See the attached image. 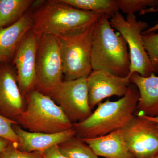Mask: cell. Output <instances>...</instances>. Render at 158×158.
<instances>
[{"label": "cell", "instance_id": "cell-1", "mask_svg": "<svg viewBox=\"0 0 158 158\" xmlns=\"http://www.w3.org/2000/svg\"><path fill=\"white\" fill-rule=\"evenodd\" d=\"M139 99L137 87L130 85L127 93L116 101H106L84 121L73 123L77 135L83 139L104 136L125 126L135 115Z\"/></svg>", "mask_w": 158, "mask_h": 158}, {"label": "cell", "instance_id": "cell-2", "mask_svg": "<svg viewBox=\"0 0 158 158\" xmlns=\"http://www.w3.org/2000/svg\"><path fill=\"white\" fill-rule=\"evenodd\" d=\"M109 19L102 15L95 23L91 50L92 70H104L124 77L130 74L127 44L120 34L114 32Z\"/></svg>", "mask_w": 158, "mask_h": 158}, {"label": "cell", "instance_id": "cell-3", "mask_svg": "<svg viewBox=\"0 0 158 158\" xmlns=\"http://www.w3.org/2000/svg\"><path fill=\"white\" fill-rule=\"evenodd\" d=\"M102 15L76 9L62 0H50L33 13L31 31L38 37L44 34L55 37L66 35L88 27Z\"/></svg>", "mask_w": 158, "mask_h": 158}, {"label": "cell", "instance_id": "cell-4", "mask_svg": "<svg viewBox=\"0 0 158 158\" xmlns=\"http://www.w3.org/2000/svg\"><path fill=\"white\" fill-rule=\"evenodd\" d=\"M26 107L17 122L31 132L54 134L73 127L63 110L50 97L33 90L25 97Z\"/></svg>", "mask_w": 158, "mask_h": 158}, {"label": "cell", "instance_id": "cell-5", "mask_svg": "<svg viewBox=\"0 0 158 158\" xmlns=\"http://www.w3.org/2000/svg\"><path fill=\"white\" fill-rule=\"evenodd\" d=\"M96 22L77 32L56 37L65 81L88 78L92 72L91 50Z\"/></svg>", "mask_w": 158, "mask_h": 158}, {"label": "cell", "instance_id": "cell-6", "mask_svg": "<svg viewBox=\"0 0 158 158\" xmlns=\"http://www.w3.org/2000/svg\"><path fill=\"white\" fill-rule=\"evenodd\" d=\"M110 25L120 33L129 49L130 75L137 73L147 77L154 73L145 50L142 33L149 28L145 22L138 20L135 14L127 15L125 19L118 11L111 18Z\"/></svg>", "mask_w": 158, "mask_h": 158}, {"label": "cell", "instance_id": "cell-7", "mask_svg": "<svg viewBox=\"0 0 158 158\" xmlns=\"http://www.w3.org/2000/svg\"><path fill=\"white\" fill-rule=\"evenodd\" d=\"M36 76L34 90L49 96L63 81L60 48L53 35L44 34L38 37Z\"/></svg>", "mask_w": 158, "mask_h": 158}, {"label": "cell", "instance_id": "cell-8", "mask_svg": "<svg viewBox=\"0 0 158 158\" xmlns=\"http://www.w3.org/2000/svg\"><path fill=\"white\" fill-rule=\"evenodd\" d=\"M50 97L73 124L84 121L93 112L88 100L87 78L62 81Z\"/></svg>", "mask_w": 158, "mask_h": 158}, {"label": "cell", "instance_id": "cell-9", "mask_svg": "<svg viewBox=\"0 0 158 158\" xmlns=\"http://www.w3.org/2000/svg\"><path fill=\"white\" fill-rule=\"evenodd\" d=\"M122 132L135 158H153L158 155V125L143 115L135 114Z\"/></svg>", "mask_w": 158, "mask_h": 158}, {"label": "cell", "instance_id": "cell-10", "mask_svg": "<svg viewBox=\"0 0 158 158\" xmlns=\"http://www.w3.org/2000/svg\"><path fill=\"white\" fill-rule=\"evenodd\" d=\"M38 44V36L31 30L22 40L15 55L18 85L24 98L28 93L35 89Z\"/></svg>", "mask_w": 158, "mask_h": 158}, {"label": "cell", "instance_id": "cell-11", "mask_svg": "<svg viewBox=\"0 0 158 158\" xmlns=\"http://www.w3.org/2000/svg\"><path fill=\"white\" fill-rule=\"evenodd\" d=\"M131 75L123 77L104 70H92L87 78L88 100L91 109L107 98L124 96L131 84Z\"/></svg>", "mask_w": 158, "mask_h": 158}, {"label": "cell", "instance_id": "cell-12", "mask_svg": "<svg viewBox=\"0 0 158 158\" xmlns=\"http://www.w3.org/2000/svg\"><path fill=\"white\" fill-rule=\"evenodd\" d=\"M26 107L18 85L16 74L9 63H0V114L13 121Z\"/></svg>", "mask_w": 158, "mask_h": 158}, {"label": "cell", "instance_id": "cell-13", "mask_svg": "<svg viewBox=\"0 0 158 158\" xmlns=\"http://www.w3.org/2000/svg\"><path fill=\"white\" fill-rule=\"evenodd\" d=\"M13 128L19 138L18 149L25 152H44L77 135L73 127L54 134L31 132L21 127L18 124H13Z\"/></svg>", "mask_w": 158, "mask_h": 158}, {"label": "cell", "instance_id": "cell-14", "mask_svg": "<svg viewBox=\"0 0 158 158\" xmlns=\"http://www.w3.org/2000/svg\"><path fill=\"white\" fill-rule=\"evenodd\" d=\"M33 23V14L28 12L11 25L0 29V63H8L15 56Z\"/></svg>", "mask_w": 158, "mask_h": 158}, {"label": "cell", "instance_id": "cell-15", "mask_svg": "<svg viewBox=\"0 0 158 158\" xmlns=\"http://www.w3.org/2000/svg\"><path fill=\"white\" fill-rule=\"evenodd\" d=\"M131 81L139 93V101L136 110L138 115L148 117L158 116V76L152 73L143 77L137 73L131 74Z\"/></svg>", "mask_w": 158, "mask_h": 158}, {"label": "cell", "instance_id": "cell-16", "mask_svg": "<svg viewBox=\"0 0 158 158\" xmlns=\"http://www.w3.org/2000/svg\"><path fill=\"white\" fill-rule=\"evenodd\" d=\"M82 139L98 156L105 158H135L128 148L121 129L104 136Z\"/></svg>", "mask_w": 158, "mask_h": 158}, {"label": "cell", "instance_id": "cell-17", "mask_svg": "<svg viewBox=\"0 0 158 158\" xmlns=\"http://www.w3.org/2000/svg\"><path fill=\"white\" fill-rule=\"evenodd\" d=\"M34 2L32 0H0V29L18 20Z\"/></svg>", "mask_w": 158, "mask_h": 158}, {"label": "cell", "instance_id": "cell-18", "mask_svg": "<svg viewBox=\"0 0 158 158\" xmlns=\"http://www.w3.org/2000/svg\"><path fill=\"white\" fill-rule=\"evenodd\" d=\"M73 7L83 11H92L111 18L118 11L116 0H62Z\"/></svg>", "mask_w": 158, "mask_h": 158}, {"label": "cell", "instance_id": "cell-19", "mask_svg": "<svg viewBox=\"0 0 158 158\" xmlns=\"http://www.w3.org/2000/svg\"><path fill=\"white\" fill-rule=\"evenodd\" d=\"M60 152L69 158H98L93 150L77 135L58 145Z\"/></svg>", "mask_w": 158, "mask_h": 158}, {"label": "cell", "instance_id": "cell-20", "mask_svg": "<svg viewBox=\"0 0 158 158\" xmlns=\"http://www.w3.org/2000/svg\"><path fill=\"white\" fill-rule=\"evenodd\" d=\"M118 10L127 15L135 14L149 8L158 9V0H116Z\"/></svg>", "mask_w": 158, "mask_h": 158}, {"label": "cell", "instance_id": "cell-21", "mask_svg": "<svg viewBox=\"0 0 158 158\" xmlns=\"http://www.w3.org/2000/svg\"><path fill=\"white\" fill-rule=\"evenodd\" d=\"M142 37L153 73H158V32L142 33Z\"/></svg>", "mask_w": 158, "mask_h": 158}, {"label": "cell", "instance_id": "cell-22", "mask_svg": "<svg viewBox=\"0 0 158 158\" xmlns=\"http://www.w3.org/2000/svg\"><path fill=\"white\" fill-rule=\"evenodd\" d=\"M18 124L0 114V138H4L11 142L15 147L19 144V138L15 132L13 125Z\"/></svg>", "mask_w": 158, "mask_h": 158}, {"label": "cell", "instance_id": "cell-23", "mask_svg": "<svg viewBox=\"0 0 158 158\" xmlns=\"http://www.w3.org/2000/svg\"><path fill=\"white\" fill-rule=\"evenodd\" d=\"M1 158H43V152H25L11 144L4 151Z\"/></svg>", "mask_w": 158, "mask_h": 158}, {"label": "cell", "instance_id": "cell-24", "mask_svg": "<svg viewBox=\"0 0 158 158\" xmlns=\"http://www.w3.org/2000/svg\"><path fill=\"white\" fill-rule=\"evenodd\" d=\"M43 158H69L60 152L58 145L52 146L43 152Z\"/></svg>", "mask_w": 158, "mask_h": 158}, {"label": "cell", "instance_id": "cell-25", "mask_svg": "<svg viewBox=\"0 0 158 158\" xmlns=\"http://www.w3.org/2000/svg\"><path fill=\"white\" fill-rule=\"evenodd\" d=\"M158 12V9H153V8H148L144 10H142L140 11V14H145L146 13H149V12ZM158 31V21L155 25L152 27L148 28L147 30H145L143 33H149L152 32H156Z\"/></svg>", "mask_w": 158, "mask_h": 158}, {"label": "cell", "instance_id": "cell-26", "mask_svg": "<svg viewBox=\"0 0 158 158\" xmlns=\"http://www.w3.org/2000/svg\"><path fill=\"white\" fill-rule=\"evenodd\" d=\"M12 143L8 140L0 138V158H2V155L4 151Z\"/></svg>", "mask_w": 158, "mask_h": 158}, {"label": "cell", "instance_id": "cell-27", "mask_svg": "<svg viewBox=\"0 0 158 158\" xmlns=\"http://www.w3.org/2000/svg\"><path fill=\"white\" fill-rule=\"evenodd\" d=\"M144 116V117H146V118H148V119H150V120H152V121L155 122L158 125V116L157 117H148V116H144V115H143Z\"/></svg>", "mask_w": 158, "mask_h": 158}, {"label": "cell", "instance_id": "cell-28", "mask_svg": "<svg viewBox=\"0 0 158 158\" xmlns=\"http://www.w3.org/2000/svg\"><path fill=\"white\" fill-rule=\"evenodd\" d=\"M153 158H158V155H157L155 157H154Z\"/></svg>", "mask_w": 158, "mask_h": 158}]
</instances>
